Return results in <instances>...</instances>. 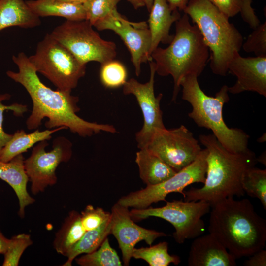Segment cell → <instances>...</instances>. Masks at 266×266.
<instances>
[{"label": "cell", "mask_w": 266, "mask_h": 266, "mask_svg": "<svg viewBox=\"0 0 266 266\" xmlns=\"http://www.w3.org/2000/svg\"><path fill=\"white\" fill-rule=\"evenodd\" d=\"M81 266H121L122 263L116 251L106 237L95 251L76 258Z\"/></svg>", "instance_id": "4316f807"}, {"label": "cell", "mask_w": 266, "mask_h": 266, "mask_svg": "<svg viewBox=\"0 0 266 266\" xmlns=\"http://www.w3.org/2000/svg\"><path fill=\"white\" fill-rule=\"evenodd\" d=\"M236 258L212 234L194 238L189 251V266H235Z\"/></svg>", "instance_id": "e0dca14e"}, {"label": "cell", "mask_w": 266, "mask_h": 266, "mask_svg": "<svg viewBox=\"0 0 266 266\" xmlns=\"http://www.w3.org/2000/svg\"><path fill=\"white\" fill-rule=\"evenodd\" d=\"M12 60L19 71L8 70L6 75L25 88L33 102L31 114L26 122L29 130L36 129L42 120L47 118L45 123L47 129L65 127L83 137L102 132L111 133L116 132L112 125L89 122L78 116L76 114L80 110L77 104L78 97L71 95V92L58 89L53 90L44 84L24 52L13 55Z\"/></svg>", "instance_id": "6da1fadb"}, {"label": "cell", "mask_w": 266, "mask_h": 266, "mask_svg": "<svg viewBox=\"0 0 266 266\" xmlns=\"http://www.w3.org/2000/svg\"><path fill=\"white\" fill-rule=\"evenodd\" d=\"M196 75L182 78V98L191 105L189 117L200 127L213 132L218 141L229 151L238 153L246 151L249 136L242 130L228 127L223 119L222 111L225 103L229 101L228 86L224 85L215 97L207 95L201 89Z\"/></svg>", "instance_id": "8992f818"}, {"label": "cell", "mask_w": 266, "mask_h": 266, "mask_svg": "<svg viewBox=\"0 0 266 266\" xmlns=\"http://www.w3.org/2000/svg\"><path fill=\"white\" fill-rule=\"evenodd\" d=\"M87 20H66L50 33L82 64L95 61L102 65L116 56V46L102 39Z\"/></svg>", "instance_id": "9c48e42d"}, {"label": "cell", "mask_w": 266, "mask_h": 266, "mask_svg": "<svg viewBox=\"0 0 266 266\" xmlns=\"http://www.w3.org/2000/svg\"><path fill=\"white\" fill-rule=\"evenodd\" d=\"M85 232L81 222L80 213L75 210L70 211L56 234L53 242L54 249L58 253L66 257Z\"/></svg>", "instance_id": "cb8c5ba5"}, {"label": "cell", "mask_w": 266, "mask_h": 266, "mask_svg": "<svg viewBox=\"0 0 266 266\" xmlns=\"http://www.w3.org/2000/svg\"><path fill=\"white\" fill-rule=\"evenodd\" d=\"M111 234L116 238L122 254L124 265H129L135 245L144 241L149 245L158 238L166 236L164 232L147 229L136 224L132 219L128 207L117 202L111 209Z\"/></svg>", "instance_id": "9a60e30c"}, {"label": "cell", "mask_w": 266, "mask_h": 266, "mask_svg": "<svg viewBox=\"0 0 266 266\" xmlns=\"http://www.w3.org/2000/svg\"><path fill=\"white\" fill-rule=\"evenodd\" d=\"M26 2L33 13L39 17L59 16L70 21L86 19L83 4L66 3L53 0H30Z\"/></svg>", "instance_id": "603a6c76"}, {"label": "cell", "mask_w": 266, "mask_h": 266, "mask_svg": "<svg viewBox=\"0 0 266 266\" xmlns=\"http://www.w3.org/2000/svg\"><path fill=\"white\" fill-rule=\"evenodd\" d=\"M145 148L176 172L193 162L202 150L193 133L184 125L157 130Z\"/></svg>", "instance_id": "7c38bea8"}, {"label": "cell", "mask_w": 266, "mask_h": 266, "mask_svg": "<svg viewBox=\"0 0 266 266\" xmlns=\"http://www.w3.org/2000/svg\"><path fill=\"white\" fill-rule=\"evenodd\" d=\"M149 62L150 75L148 81L141 83L134 78H131L126 82L123 89L125 95L134 96L143 114V126L135 134L139 149L147 146L157 130L166 128L160 107L163 94L160 93L156 96L154 92L155 63L152 60Z\"/></svg>", "instance_id": "4fadbf2b"}, {"label": "cell", "mask_w": 266, "mask_h": 266, "mask_svg": "<svg viewBox=\"0 0 266 266\" xmlns=\"http://www.w3.org/2000/svg\"><path fill=\"white\" fill-rule=\"evenodd\" d=\"M111 214L110 217L100 226L86 231L70 249L66 256V261L62 266H71L73 261L79 255L90 253L97 250L107 236L111 234Z\"/></svg>", "instance_id": "d4e9b609"}, {"label": "cell", "mask_w": 266, "mask_h": 266, "mask_svg": "<svg viewBox=\"0 0 266 266\" xmlns=\"http://www.w3.org/2000/svg\"><path fill=\"white\" fill-rule=\"evenodd\" d=\"M10 242V239L6 238L0 229V254H4L6 252Z\"/></svg>", "instance_id": "f35d334b"}, {"label": "cell", "mask_w": 266, "mask_h": 266, "mask_svg": "<svg viewBox=\"0 0 266 266\" xmlns=\"http://www.w3.org/2000/svg\"><path fill=\"white\" fill-rule=\"evenodd\" d=\"M33 243L30 235L22 233L10 239L8 248L4 255L3 266H17L25 250Z\"/></svg>", "instance_id": "4dcf8cb0"}, {"label": "cell", "mask_w": 266, "mask_h": 266, "mask_svg": "<svg viewBox=\"0 0 266 266\" xmlns=\"http://www.w3.org/2000/svg\"><path fill=\"white\" fill-rule=\"evenodd\" d=\"M100 75L102 84L109 88L123 86L127 81V72L125 66L114 60L101 65Z\"/></svg>", "instance_id": "f1b7e54d"}, {"label": "cell", "mask_w": 266, "mask_h": 266, "mask_svg": "<svg viewBox=\"0 0 266 266\" xmlns=\"http://www.w3.org/2000/svg\"><path fill=\"white\" fill-rule=\"evenodd\" d=\"M145 6L146 7L148 11L149 12L152 8L154 0H143Z\"/></svg>", "instance_id": "b9f144b4"}, {"label": "cell", "mask_w": 266, "mask_h": 266, "mask_svg": "<svg viewBox=\"0 0 266 266\" xmlns=\"http://www.w3.org/2000/svg\"><path fill=\"white\" fill-rule=\"evenodd\" d=\"M93 26L99 31H113L120 37L131 54L136 76L140 74L142 64L152 60L151 33L146 22H131L116 10Z\"/></svg>", "instance_id": "5bb4252c"}, {"label": "cell", "mask_w": 266, "mask_h": 266, "mask_svg": "<svg viewBox=\"0 0 266 266\" xmlns=\"http://www.w3.org/2000/svg\"><path fill=\"white\" fill-rule=\"evenodd\" d=\"M46 140L39 142L33 148L31 155L24 160V166L32 194H37L49 186L57 183L56 170L60 163L67 162L71 158L72 144L64 136L54 139L52 149L47 152Z\"/></svg>", "instance_id": "8fae6325"}, {"label": "cell", "mask_w": 266, "mask_h": 266, "mask_svg": "<svg viewBox=\"0 0 266 266\" xmlns=\"http://www.w3.org/2000/svg\"><path fill=\"white\" fill-rule=\"evenodd\" d=\"M11 95L8 93H0V153L3 148L11 139L12 134L7 133L3 130V114L6 110H11L16 116H21L27 111V106L18 103H14L10 105H6L3 103V101L9 100Z\"/></svg>", "instance_id": "836d02e7"}, {"label": "cell", "mask_w": 266, "mask_h": 266, "mask_svg": "<svg viewBox=\"0 0 266 266\" xmlns=\"http://www.w3.org/2000/svg\"><path fill=\"white\" fill-rule=\"evenodd\" d=\"M242 47L247 53L253 52L256 57H266V22L253 29Z\"/></svg>", "instance_id": "1f68e13d"}, {"label": "cell", "mask_w": 266, "mask_h": 266, "mask_svg": "<svg viewBox=\"0 0 266 266\" xmlns=\"http://www.w3.org/2000/svg\"><path fill=\"white\" fill-rule=\"evenodd\" d=\"M181 15L178 10H172L167 0H154L148 20L151 33L150 55L160 43L169 44L173 35L169 33L170 27Z\"/></svg>", "instance_id": "ac0fdd59"}, {"label": "cell", "mask_w": 266, "mask_h": 266, "mask_svg": "<svg viewBox=\"0 0 266 266\" xmlns=\"http://www.w3.org/2000/svg\"><path fill=\"white\" fill-rule=\"evenodd\" d=\"M135 9H137L145 6L143 0H127Z\"/></svg>", "instance_id": "ab89813d"}, {"label": "cell", "mask_w": 266, "mask_h": 266, "mask_svg": "<svg viewBox=\"0 0 266 266\" xmlns=\"http://www.w3.org/2000/svg\"><path fill=\"white\" fill-rule=\"evenodd\" d=\"M228 72L237 78L228 87L230 93L252 91L266 97V57H244L238 53L229 64Z\"/></svg>", "instance_id": "2e32d148"}, {"label": "cell", "mask_w": 266, "mask_h": 266, "mask_svg": "<svg viewBox=\"0 0 266 266\" xmlns=\"http://www.w3.org/2000/svg\"><path fill=\"white\" fill-rule=\"evenodd\" d=\"M246 260L243 265L246 266H266V250L261 249L250 256Z\"/></svg>", "instance_id": "8d00e7d4"}, {"label": "cell", "mask_w": 266, "mask_h": 266, "mask_svg": "<svg viewBox=\"0 0 266 266\" xmlns=\"http://www.w3.org/2000/svg\"><path fill=\"white\" fill-rule=\"evenodd\" d=\"M191 0H167L172 10L183 11Z\"/></svg>", "instance_id": "74e56055"}, {"label": "cell", "mask_w": 266, "mask_h": 266, "mask_svg": "<svg viewBox=\"0 0 266 266\" xmlns=\"http://www.w3.org/2000/svg\"><path fill=\"white\" fill-rule=\"evenodd\" d=\"M242 187L245 193L259 200L266 209V169L255 166L248 168L242 180Z\"/></svg>", "instance_id": "83f0119b"}, {"label": "cell", "mask_w": 266, "mask_h": 266, "mask_svg": "<svg viewBox=\"0 0 266 266\" xmlns=\"http://www.w3.org/2000/svg\"><path fill=\"white\" fill-rule=\"evenodd\" d=\"M207 153L206 148L201 150L193 162L167 180L131 192L121 197L117 203L128 208L142 209L148 207L154 203L166 202V198L170 193H179L184 197V191L186 187L194 183H204Z\"/></svg>", "instance_id": "30bf717a"}, {"label": "cell", "mask_w": 266, "mask_h": 266, "mask_svg": "<svg viewBox=\"0 0 266 266\" xmlns=\"http://www.w3.org/2000/svg\"><path fill=\"white\" fill-rule=\"evenodd\" d=\"M252 0H241L239 12L243 21L253 29L260 24V21L251 6Z\"/></svg>", "instance_id": "d590c367"}, {"label": "cell", "mask_w": 266, "mask_h": 266, "mask_svg": "<svg viewBox=\"0 0 266 266\" xmlns=\"http://www.w3.org/2000/svg\"><path fill=\"white\" fill-rule=\"evenodd\" d=\"M62 129H67L60 127L42 131L36 129L30 133H27L23 130H17L1 151L0 161H9L16 156L27 152L36 143L51 139L53 133Z\"/></svg>", "instance_id": "7402d4cb"}, {"label": "cell", "mask_w": 266, "mask_h": 266, "mask_svg": "<svg viewBox=\"0 0 266 266\" xmlns=\"http://www.w3.org/2000/svg\"><path fill=\"white\" fill-rule=\"evenodd\" d=\"M208 231L236 259L264 248L266 221L250 200L229 197L211 206Z\"/></svg>", "instance_id": "7a4b0ae2"}, {"label": "cell", "mask_w": 266, "mask_h": 266, "mask_svg": "<svg viewBox=\"0 0 266 266\" xmlns=\"http://www.w3.org/2000/svg\"><path fill=\"white\" fill-rule=\"evenodd\" d=\"M0 179L6 182L14 191L18 199V214L23 218L25 208L34 203L35 200L27 191L29 178L25 170L22 154L8 162L0 161Z\"/></svg>", "instance_id": "d6986e66"}, {"label": "cell", "mask_w": 266, "mask_h": 266, "mask_svg": "<svg viewBox=\"0 0 266 266\" xmlns=\"http://www.w3.org/2000/svg\"><path fill=\"white\" fill-rule=\"evenodd\" d=\"M209 50L199 28L190 23L184 13L175 22V33L169 46L158 47L152 52L156 73L172 77V101L177 98L183 78L191 74L198 77L202 73L210 59Z\"/></svg>", "instance_id": "277c9868"}, {"label": "cell", "mask_w": 266, "mask_h": 266, "mask_svg": "<svg viewBox=\"0 0 266 266\" xmlns=\"http://www.w3.org/2000/svg\"><path fill=\"white\" fill-rule=\"evenodd\" d=\"M220 11L230 18L239 12L241 0H208Z\"/></svg>", "instance_id": "e575fe53"}, {"label": "cell", "mask_w": 266, "mask_h": 266, "mask_svg": "<svg viewBox=\"0 0 266 266\" xmlns=\"http://www.w3.org/2000/svg\"><path fill=\"white\" fill-rule=\"evenodd\" d=\"M168 244L164 241L148 247L134 248L132 256L136 259L145 261L150 266H168L173 263L178 265L180 259L177 255H171L168 252Z\"/></svg>", "instance_id": "484cf974"}, {"label": "cell", "mask_w": 266, "mask_h": 266, "mask_svg": "<svg viewBox=\"0 0 266 266\" xmlns=\"http://www.w3.org/2000/svg\"><path fill=\"white\" fill-rule=\"evenodd\" d=\"M55 1L66 2V3H76V4H83L87 0H53Z\"/></svg>", "instance_id": "60d3db41"}, {"label": "cell", "mask_w": 266, "mask_h": 266, "mask_svg": "<svg viewBox=\"0 0 266 266\" xmlns=\"http://www.w3.org/2000/svg\"><path fill=\"white\" fill-rule=\"evenodd\" d=\"M40 24L39 17L24 0H0V31L13 26L33 28Z\"/></svg>", "instance_id": "44dd1931"}, {"label": "cell", "mask_w": 266, "mask_h": 266, "mask_svg": "<svg viewBox=\"0 0 266 266\" xmlns=\"http://www.w3.org/2000/svg\"><path fill=\"white\" fill-rule=\"evenodd\" d=\"M120 0H87L83 3L86 20L93 26L97 22L104 18L117 10Z\"/></svg>", "instance_id": "f546056e"}, {"label": "cell", "mask_w": 266, "mask_h": 266, "mask_svg": "<svg viewBox=\"0 0 266 266\" xmlns=\"http://www.w3.org/2000/svg\"><path fill=\"white\" fill-rule=\"evenodd\" d=\"M111 216V213L100 207L87 205L80 213L82 225L85 231L96 229Z\"/></svg>", "instance_id": "d6a6232c"}, {"label": "cell", "mask_w": 266, "mask_h": 266, "mask_svg": "<svg viewBox=\"0 0 266 266\" xmlns=\"http://www.w3.org/2000/svg\"><path fill=\"white\" fill-rule=\"evenodd\" d=\"M135 162L139 168L140 177L147 186L162 183L177 172L146 148L136 152Z\"/></svg>", "instance_id": "ffe728a7"}, {"label": "cell", "mask_w": 266, "mask_h": 266, "mask_svg": "<svg viewBox=\"0 0 266 266\" xmlns=\"http://www.w3.org/2000/svg\"><path fill=\"white\" fill-rule=\"evenodd\" d=\"M28 58L37 72L62 91L71 92L86 73V65L80 62L51 34H47L38 42L35 54Z\"/></svg>", "instance_id": "52a82bcc"}, {"label": "cell", "mask_w": 266, "mask_h": 266, "mask_svg": "<svg viewBox=\"0 0 266 266\" xmlns=\"http://www.w3.org/2000/svg\"><path fill=\"white\" fill-rule=\"evenodd\" d=\"M199 28L210 52L212 72L225 76L229 64L239 53L243 37L228 17L208 0H191L184 9Z\"/></svg>", "instance_id": "5b68a950"}, {"label": "cell", "mask_w": 266, "mask_h": 266, "mask_svg": "<svg viewBox=\"0 0 266 266\" xmlns=\"http://www.w3.org/2000/svg\"><path fill=\"white\" fill-rule=\"evenodd\" d=\"M207 149V170L204 185L184 191L185 201L203 200L211 206L229 197L243 196V176L249 168L255 166L257 158L249 149L233 153L226 149L212 134L199 136Z\"/></svg>", "instance_id": "3957f363"}, {"label": "cell", "mask_w": 266, "mask_h": 266, "mask_svg": "<svg viewBox=\"0 0 266 266\" xmlns=\"http://www.w3.org/2000/svg\"><path fill=\"white\" fill-rule=\"evenodd\" d=\"M161 207L131 209L129 212L134 221H139L149 217L160 218L169 222L175 231L173 237L176 242L183 243L187 239H194L201 235L205 226L202 217L207 214L210 204L205 201H166Z\"/></svg>", "instance_id": "ba28073f"}]
</instances>
